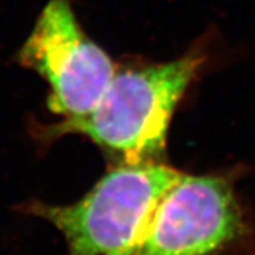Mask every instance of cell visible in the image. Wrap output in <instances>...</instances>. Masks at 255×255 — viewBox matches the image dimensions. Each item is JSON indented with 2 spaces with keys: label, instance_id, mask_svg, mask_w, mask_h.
Segmentation results:
<instances>
[{
  "label": "cell",
  "instance_id": "3957f363",
  "mask_svg": "<svg viewBox=\"0 0 255 255\" xmlns=\"http://www.w3.org/2000/svg\"><path fill=\"white\" fill-rule=\"evenodd\" d=\"M18 58L48 82V107L67 119L90 115L117 74L110 55L84 34L68 0L47 3Z\"/></svg>",
  "mask_w": 255,
  "mask_h": 255
},
{
  "label": "cell",
  "instance_id": "277c9868",
  "mask_svg": "<svg viewBox=\"0 0 255 255\" xmlns=\"http://www.w3.org/2000/svg\"><path fill=\"white\" fill-rule=\"evenodd\" d=\"M243 234L227 182L182 174L159 201L136 255H221Z\"/></svg>",
  "mask_w": 255,
  "mask_h": 255
},
{
  "label": "cell",
  "instance_id": "6da1fadb",
  "mask_svg": "<svg viewBox=\"0 0 255 255\" xmlns=\"http://www.w3.org/2000/svg\"><path fill=\"white\" fill-rule=\"evenodd\" d=\"M180 176L164 164L127 160L75 204L38 203L31 211L63 233L67 255H136L159 201Z\"/></svg>",
  "mask_w": 255,
  "mask_h": 255
},
{
  "label": "cell",
  "instance_id": "7a4b0ae2",
  "mask_svg": "<svg viewBox=\"0 0 255 255\" xmlns=\"http://www.w3.org/2000/svg\"><path fill=\"white\" fill-rule=\"evenodd\" d=\"M199 64V58L186 57L117 73L90 115L65 119L58 129L84 133L128 162L149 160L162 153L172 114Z\"/></svg>",
  "mask_w": 255,
  "mask_h": 255
}]
</instances>
